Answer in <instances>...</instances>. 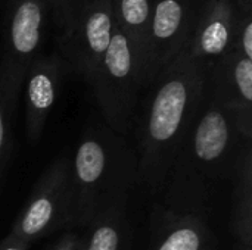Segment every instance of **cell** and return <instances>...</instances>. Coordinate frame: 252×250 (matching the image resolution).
I'll return each mask as SVG.
<instances>
[{
    "label": "cell",
    "instance_id": "277c9868",
    "mask_svg": "<svg viewBox=\"0 0 252 250\" xmlns=\"http://www.w3.org/2000/svg\"><path fill=\"white\" fill-rule=\"evenodd\" d=\"M86 83L108 127L121 137L127 136L136 119L142 85L134 49L117 27L108 50Z\"/></svg>",
    "mask_w": 252,
    "mask_h": 250
},
{
    "label": "cell",
    "instance_id": "8fae6325",
    "mask_svg": "<svg viewBox=\"0 0 252 250\" xmlns=\"http://www.w3.org/2000/svg\"><path fill=\"white\" fill-rule=\"evenodd\" d=\"M65 69L61 56L52 53L38 55L25 74V130L31 143H35L43 134Z\"/></svg>",
    "mask_w": 252,
    "mask_h": 250
},
{
    "label": "cell",
    "instance_id": "7c38bea8",
    "mask_svg": "<svg viewBox=\"0 0 252 250\" xmlns=\"http://www.w3.org/2000/svg\"><path fill=\"white\" fill-rule=\"evenodd\" d=\"M127 200H118L99 212L84 227L87 231L83 237V250H126L128 240Z\"/></svg>",
    "mask_w": 252,
    "mask_h": 250
},
{
    "label": "cell",
    "instance_id": "9a60e30c",
    "mask_svg": "<svg viewBox=\"0 0 252 250\" xmlns=\"http://www.w3.org/2000/svg\"><path fill=\"white\" fill-rule=\"evenodd\" d=\"M111 4L117 28L133 46L140 68L151 21L152 0H111Z\"/></svg>",
    "mask_w": 252,
    "mask_h": 250
},
{
    "label": "cell",
    "instance_id": "9c48e42d",
    "mask_svg": "<svg viewBox=\"0 0 252 250\" xmlns=\"http://www.w3.org/2000/svg\"><path fill=\"white\" fill-rule=\"evenodd\" d=\"M207 87L235 116L244 139L252 137V59L227 52L208 66Z\"/></svg>",
    "mask_w": 252,
    "mask_h": 250
},
{
    "label": "cell",
    "instance_id": "7a4b0ae2",
    "mask_svg": "<svg viewBox=\"0 0 252 250\" xmlns=\"http://www.w3.org/2000/svg\"><path fill=\"white\" fill-rule=\"evenodd\" d=\"M207 96V103L204 100L162 189L170 214L202 217L217 187L235 178L244 149L251 143L241 134L233 113L208 87Z\"/></svg>",
    "mask_w": 252,
    "mask_h": 250
},
{
    "label": "cell",
    "instance_id": "ffe728a7",
    "mask_svg": "<svg viewBox=\"0 0 252 250\" xmlns=\"http://www.w3.org/2000/svg\"><path fill=\"white\" fill-rule=\"evenodd\" d=\"M235 250H252V248L251 246H245V245H242V243H238Z\"/></svg>",
    "mask_w": 252,
    "mask_h": 250
},
{
    "label": "cell",
    "instance_id": "e0dca14e",
    "mask_svg": "<svg viewBox=\"0 0 252 250\" xmlns=\"http://www.w3.org/2000/svg\"><path fill=\"white\" fill-rule=\"evenodd\" d=\"M3 102V96L0 91V184L3 181L9 158H10V128H9V115Z\"/></svg>",
    "mask_w": 252,
    "mask_h": 250
},
{
    "label": "cell",
    "instance_id": "4fadbf2b",
    "mask_svg": "<svg viewBox=\"0 0 252 250\" xmlns=\"http://www.w3.org/2000/svg\"><path fill=\"white\" fill-rule=\"evenodd\" d=\"M170 215L171 220L165 224L152 250H207L210 230L201 215Z\"/></svg>",
    "mask_w": 252,
    "mask_h": 250
},
{
    "label": "cell",
    "instance_id": "2e32d148",
    "mask_svg": "<svg viewBox=\"0 0 252 250\" xmlns=\"http://www.w3.org/2000/svg\"><path fill=\"white\" fill-rule=\"evenodd\" d=\"M86 0H47V10L58 28V37L68 31Z\"/></svg>",
    "mask_w": 252,
    "mask_h": 250
},
{
    "label": "cell",
    "instance_id": "8992f818",
    "mask_svg": "<svg viewBox=\"0 0 252 250\" xmlns=\"http://www.w3.org/2000/svg\"><path fill=\"white\" fill-rule=\"evenodd\" d=\"M71 159L59 156L38 178L7 236L28 243L69 225Z\"/></svg>",
    "mask_w": 252,
    "mask_h": 250
},
{
    "label": "cell",
    "instance_id": "ba28073f",
    "mask_svg": "<svg viewBox=\"0 0 252 250\" xmlns=\"http://www.w3.org/2000/svg\"><path fill=\"white\" fill-rule=\"evenodd\" d=\"M115 27L111 0H86L68 31L58 37L56 53L66 69L87 81L108 50Z\"/></svg>",
    "mask_w": 252,
    "mask_h": 250
},
{
    "label": "cell",
    "instance_id": "52a82bcc",
    "mask_svg": "<svg viewBox=\"0 0 252 250\" xmlns=\"http://www.w3.org/2000/svg\"><path fill=\"white\" fill-rule=\"evenodd\" d=\"M199 0H152L145 53L139 68L142 90L188 46Z\"/></svg>",
    "mask_w": 252,
    "mask_h": 250
},
{
    "label": "cell",
    "instance_id": "ac0fdd59",
    "mask_svg": "<svg viewBox=\"0 0 252 250\" xmlns=\"http://www.w3.org/2000/svg\"><path fill=\"white\" fill-rule=\"evenodd\" d=\"M47 250H83V237L75 233H66Z\"/></svg>",
    "mask_w": 252,
    "mask_h": 250
},
{
    "label": "cell",
    "instance_id": "6da1fadb",
    "mask_svg": "<svg viewBox=\"0 0 252 250\" xmlns=\"http://www.w3.org/2000/svg\"><path fill=\"white\" fill-rule=\"evenodd\" d=\"M208 65L185 47L152 81L137 122V177L151 194L165 186L176 155L207 94Z\"/></svg>",
    "mask_w": 252,
    "mask_h": 250
},
{
    "label": "cell",
    "instance_id": "d6986e66",
    "mask_svg": "<svg viewBox=\"0 0 252 250\" xmlns=\"http://www.w3.org/2000/svg\"><path fill=\"white\" fill-rule=\"evenodd\" d=\"M28 246H30L28 242L12 236H6L0 242V250H28Z\"/></svg>",
    "mask_w": 252,
    "mask_h": 250
},
{
    "label": "cell",
    "instance_id": "30bf717a",
    "mask_svg": "<svg viewBox=\"0 0 252 250\" xmlns=\"http://www.w3.org/2000/svg\"><path fill=\"white\" fill-rule=\"evenodd\" d=\"M238 19L235 0L199 1L195 27L186 46L190 56L205 65L232 50Z\"/></svg>",
    "mask_w": 252,
    "mask_h": 250
},
{
    "label": "cell",
    "instance_id": "3957f363",
    "mask_svg": "<svg viewBox=\"0 0 252 250\" xmlns=\"http://www.w3.org/2000/svg\"><path fill=\"white\" fill-rule=\"evenodd\" d=\"M139 181L136 153L108 128L86 130L71 161V209L68 227H87L103 209L128 199Z\"/></svg>",
    "mask_w": 252,
    "mask_h": 250
},
{
    "label": "cell",
    "instance_id": "5bb4252c",
    "mask_svg": "<svg viewBox=\"0 0 252 250\" xmlns=\"http://www.w3.org/2000/svg\"><path fill=\"white\" fill-rule=\"evenodd\" d=\"M233 230L238 242L252 248V150L251 143L244 149L235 174Z\"/></svg>",
    "mask_w": 252,
    "mask_h": 250
},
{
    "label": "cell",
    "instance_id": "5b68a950",
    "mask_svg": "<svg viewBox=\"0 0 252 250\" xmlns=\"http://www.w3.org/2000/svg\"><path fill=\"white\" fill-rule=\"evenodd\" d=\"M47 0H9L1 29L0 91L12 112L25 74L40 55L47 16Z\"/></svg>",
    "mask_w": 252,
    "mask_h": 250
}]
</instances>
